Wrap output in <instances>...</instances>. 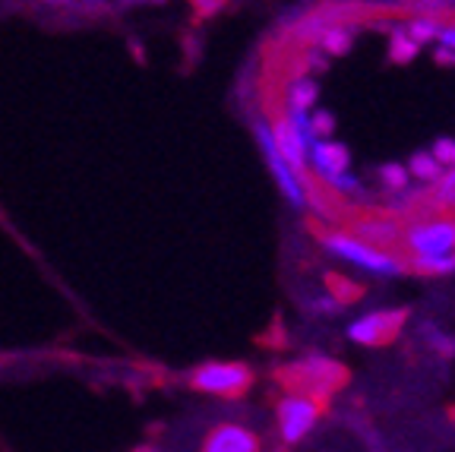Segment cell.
I'll list each match as a JSON object with an SVG mask.
<instances>
[{"instance_id":"cell-1","label":"cell","mask_w":455,"mask_h":452,"mask_svg":"<svg viewBox=\"0 0 455 452\" xmlns=\"http://www.w3.org/2000/svg\"><path fill=\"white\" fill-rule=\"evenodd\" d=\"M351 380L348 367L339 360L326 358V354H307V358L294 360L278 367V383L288 389V396L313 399V402L329 405V399L345 389Z\"/></svg>"},{"instance_id":"cell-2","label":"cell","mask_w":455,"mask_h":452,"mask_svg":"<svg viewBox=\"0 0 455 452\" xmlns=\"http://www.w3.org/2000/svg\"><path fill=\"white\" fill-rule=\"evenodd\" d=\"M402 260H436L455 256V213H434L405 222Z\"/></svg>"},{"instance_id":"cell-3","label":"cell","mask_w":455,"mask_h":452,"mask_svg":"<svg viewBox=\"0 0 455 452\" xmlns=\"http://www.w3.org/2000/svg\"><path fill=\"white\" fill-rule=\"evenodd\" d=\"M313 231L320 238V244L329 250V254L341 256V260L355 262L361 269H370V272H379V276H395V272H408L405 260L402 256H389V254H379V250L367 247L363 240L351 238V234L339 231V228H323L320 222H313Z\"/></svg>"},{"instance_id":"cell-4","label":"cell","mask_w":455,"mask_h":452,"mask_svg":"<svg viewBox=\"0 0 455 452\" xmlns=\"http://www.w3.org/2000/svg\"><path fill=\"white\" fill-rule=\"evenodd\" d=\"M190 386L196 392H209V396L241 399L253 386V370L241 360H209L190 374Z\"/></svg>"},{"instance_id":"cell-5","label":"cell","mask_w":455,"mask_h":452,"mask_svg":"<svg viewBox=\"0 0 455 452\" xmlns=\"http://www.w3.org/2000/svg\"><path fill=\"white\" fill-rule=\"evenodd\" d=\"M405 323H408L405 307H398V311H373L357 319V323H351L348 339L367 348H383V345H392V342L402 335Z\"/></svg>"},{"instance_id":"cell-6","label":"cell","mask_w":455,"mask_h":452,"mask_svg":"<svg viewBox=\"0 0 455 452\" xmlns=\"http://www.w3.org/2000/svg\"><path fill=\"white\" fill-rule=\"evenodd\" d=\"M323 411H326V405L313 402V399L284 396L282 402H278V408H275L278 433H282L284 443H300V440L313 431V424L320 421Z\"/></svg>"},{"instance_id":"cell-7","label":"cell","mask_w":455,"mask_h":452,"mask_svg":"<svg viewBox=\"0 0 455 452\" xmlns=\"http://www.w3.org/2000/svg\"><path fill=\"white\" fill-rule=\"evenodd\" d=\"M256 140H259V149H263V158H266V165H269V171H272V177H275V184H278V190L284 193V199L291 206H307V190H304V184H300V177L294 174L291 168H288V162H284L282 156H278V149H275V142H272V136H269V124L266 120H259L256 124Z\"/></svg>"},{"instance_id":"cell-8","label":"cell","mask_w":455,"mask_h":452,"mask_svg":"<svg viewBox=\"0 0 455 452\" xmlns=\"http://www.w3.org/2000/svg\"><path fill=\"white\" fill-rule=\"evenodd\" d=\"M348 165H351L348 149L335 140L316 142V146L310 149V156H307V168H313L310 177L320 187H326V184H332V181H339V177L351 174Z\"/></svg>"},{"instance_id":"cell-9","label":"cell","mask_w":455,"mask_h":452,"mask_svg":"<svg viewBox=\"0 0 455 452\" xmlns=\"http://www.w3.org/2000/svg\"><path fill=\"white\" fill-rule=\"evenodd\" d=\"M259 449H263V443H259V437L250 427L225 421V424L212 427L206 433L199 452H259Z\"/></svg>"},{"instance_id":"cell-10","label":"cell","mask_w":455,"mask_h":452,"mask_svg":"<svg viewBox=\"0 0 455 452\" xmlns=\"http://www.w3.org/2000/svg\"><path fill=\"white\" fill-rule=\"evenodd\" d=\"M424 203L430 213H455V168L443 171L430 190H424Z\"/></svg>"},{"instance_id":"cell-11","label":"cell","mask_w":455,"mask_h":452,"mask_svg":"<svg viewBox=\"0 0 455 452\" xmlns=\"http://www.w3.org/2000/svg\"><path fill=\"white\" fill-rule=\"evenodd\" d=\"M326 288H329V297H332L339 307L355 304V301H361V295H363L361 285L351 282V278H345L341 272H329V276H326Z\"/></svg>"},{"instance_id":"cell-12","label":"cell","mask_w":455,"mask_h":452,"mask_svg":"<svg viewBox=\"0 0 455 452\" xmlns=\"http://www.w3.org/2000/svg\"><path fill=\"white\" fill-rule=\"evenodd\" d=\"M408 174H414L418 181H424V184H436L443 177V168L436 165V158L430 156V152H418V156H411Z\"/></svg>"},{"instance_id":"cell-13","label":"cell","mask_w":455,"mask_h":452,"mask_svg":"<svg viewBox=\"0 0 455 452\" xmlns=\"http://www.w3.org/2000/svg\"><path fill=\"white\" fill-rule=\"evenodd\" d=\"M408 272L418 276H449L455 272V256H436V260H405Z\"/></svg>"},{"instance_id":"cell-14","label":"cell","mask_w":455,"mask_h":452,"mask_svg":"<svg viewBox=\"0 0 455 452\" xmlns=\"http://www.w3.org/2000/svg\"><path fill=\"white\" fill-rule=\"evenodd\" d=\"M418 44L411 42V38L405 36V28L398 26L392 28V38H389V57L395 61V64H411V57H418Z\"/></svg>"},{"instance_id":"cell-15","label":"cell","mask_w":455,"mask_h":452,"mask_svg":"<svg viewBox=\"0 0 455 452\" xmlns=\"http://www.w3.org/2000/svg\"><path fill=\"white\" fill-rule=\"evenodd\" d=\"M424 339H427V345L440 354V358H455V339L452 335L440 333V329H434V326H424Z\"/></svg>"},{"instance_id":"cell-16","label":"cell","mask_w":455,"mask_h":452,"mask_svg":"<svg viewBox=\"0 0 455 452\" xmlns=\"http://www.w3.org/2000/svg\"><path fill=\"white\" fill-rule=\"evenodd\" d=\"M379 181H383L386 190L405 193L408 190V181H411V174H408L405 168H398V165H386V168L379 171Z\"/></svg>"},{"instance_id":"cell-17","label":"cell","mask_w":455,"mask_h":452,"mask_svg":"<svg viewBox=\"0 0 455 452\" xmlns=\"http://www.w3.org/2000/svg\"><path fill=\"white\" fill-rule=\"evenodd\" d=\"M332 130H335V120L329 111H310V133L316 142L323 140H332Z\"/></svg>"},{"instance_id":"cell-18","label":"cell","mask_w":455,"mask_h":452,"mask_svg":"<svg viewBox=\"0 0 455 452\" xmlns=\"http://www.w3.org/2000/svg\"><path fill=\"white\" fill-rule=\"evenodd\" d=\"M430 156L436 158V165H440V168L452 171L455 168V140H440L434 146V152H430Z\"/></svg>"},{"instance_id":"cell-19","label":"cell","mask_w":455,"mask_h":452,"mask_svg":"<svg viewBox=\"0 0 455 452\" xmlns=\"http://www.w3.org/2000/svg\"><path fill=\"white\" fill-rule=\"evenodd\" d=\"M436 38H440V48H449L455 54V16H449V20L443 22L440 36H436Z\"/></svg>"},{"instance_id":"cell-20","label":"cell","mask_w":455,"mask_h":452,"mask_svg":"<svg viewBox=\"0 0 455 452\" xmlns=\"http://www.w3.org/2000/svg\"><path fill=\"white\" fill-rule=\"evenodd\" d=\"M313 311H316V313H339L341 307L335 304L332 297L326 295V297H320V301H313Z\"/></svg>"},{"instance_id":"cell-21","label":"cell","mask_w":455,"mask_h":452,"mask_svg":"<svg viewBox=\"0 0 455 452\" xmlns=\"http://www.w3.org/2000/svg\"><path fill=\"white\" fill-rule=\"evenodd\" d=\"M449 417H452V421H455V408H452V411H449Z\"/></svg>"}]
</instances>
